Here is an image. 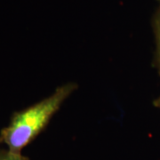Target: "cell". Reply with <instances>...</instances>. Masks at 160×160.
<instances>
[{"instance_id":"277c9868","label":"cell","mask_w":160,"mask_h":160,"mask_svg":"<svg viewBox=\"0 0 160 160\" xmlns=\"http://www.w3.org/2000/svg\"><path fill=\"white\" fill-rule=\"evenodd\" d=\"M154 106L155 107H157V108H159L160 109V95L157 98L156 100L154 101Z\"/></svg>"},{"instance_id":"3957f363","label":"cell","mask_w":160,"mask_h":160,"mask_svg":"<svg viewBox=\"0 0 160 160\" xmlns=\"http://www.w3.org/2000/svg\"><path fill=\"white\" fill-rule=\"evenodd\" d=\"M0 160H29L28 158L24 157L22 153L12 152L11 150H2L0 151Z\"/></svg>"},{"instance_id":"6da1fadb","label":"cell","mask_w":160,"mask_h":160,"mask_svg":"<svg viewBox=\"0 0 160 160\" xmlns=\"http://www.w3.org/2000/svg\"><path fill=\"white\" fill-rule=\"evenodd\" d=\"M77 88L76 83L64 84L57 87L50 96L13 114L9 125L1 131L0 141L9 150L22 153L23 148L46 128L62 103Z\"/></svg>"},{"instance_id":"5b68a950","label":"cell","mask_w":160,"mask_h":160,"mask_svg":"<svg viewBox=\"0 0 160 160\" xmlns=\"http://www.w3.org/2000/svg\"><path fill=\"white\" fill-rule=\"evenodd\" d=\"M158 1H159V2H160V0H158Z\"/></svg>"},{"instance_id":"7a4b0ae2","label":"cell","mask_w":160,"mask_h":160,"mask_svg":"<svg viewBox=\"0 0 160 160\" xmlns=\"http://www.w3.org/2000/svg\"><path fill=\"white\" fill-rule=\"evenodd\" d=\"M153 28H154L155 38H156L155 63L160 76V6L155 14L154 20H153Z\"/></svg>"}]
</instances>
